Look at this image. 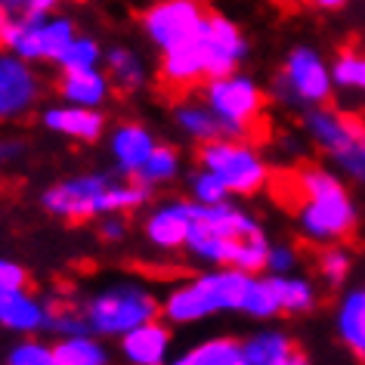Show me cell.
Listing matches in <instances>:
<instances>
[{
	"mask_svg": "<svg viewBox=\"0 0 365 365\" xmlns=\"http://www.w3.org/2000/svg\"><path fill=\"white\" fill-rule=\"evenodd\" d=\"M112 81H108L106 68H71V71H59L56 78V96L59 103H71V106H90V108H103L106 99L112 96Z\"/></svg>",
	"mask_w": 365,
	"mask_h": 365,
	"instance_id": "19",
	"label": "cell"
},
{
	"mask_svg": "<svg viewBox=\"0 0 365 365\" xmlns=\"http://www.w3.org/2000/svg\"><path fill=\"white\" fill-rule=\"evenodd\" d=\"M269 245L272 242L267 239L257 217H251L245 207H235L232 202H195V220L182 251L207 267H239L257 276V272H267Z\"/></svg>",
	"mask_w": 365,
	"mask_h": 365,
	"instance_id": "2",
	"label": "cell"
},
{
	"mask_svg": "<svg viewBox=\"0 0 365 365\" xmlns=\"http://www.w3.org/2000/svg\"><path fill=\"white\" fill-rule=\"evenodd\" d=\"M96 232H99V239H103V242H124L127 239L124 214H103V217H99Z\"/></svg>",
	"mask_w": 365,
	"mask_h": 365,
	"instance_id": "37",
	"label": "cell"
},
{
	"mask_svg": "<svg viewBox=\"0 0 365 365\" xmlns=\"http://www.w3.org/2000/svg\"><path fill=\"white\" fill-rule=\"evenodd\" d=\"M207 6L202 0H155L140 16V25L155 50H173L202 31Z\"/></svg>",
	"mask_w": 365,
	"mask_h": 365,
	"instance_id": "11",
	"label": "cell"
},
{
	"mask_svg": "<svg viewBox=\"0 0 365 365\" xmlns=\"http://www.w3.org/2000/svg\"><path fill=\"white\" fill-rule=\"evenodd\" d=\"M304 133L346 180L365 186V118L337 106L304 108Z\"/></svg>",
	"mask_w": 365,
	"mask_h": 365,
	"instance_id": "5",
	"label": "cell"
},
{
	"mask_svg": "<svg viewBox=\"0 0 365 365\" xmlns=\"http://www.w3.org/2000/svg\"><path fill=\"white\" fill-rule=\"evenodd\" d=\"M108 359L112 353L93 331L59 334V341L53 344V365H106Z\"/></svg>",
	"mask_w": 365,
	"mask_h": 365,
	"instance_id": "25",
	"label": "cell"
},
{
	"mask_svg": "<svg viewBox=\"0 0 365 365\" xmlns=\"http://www.w3.org/2000/svg\"><path fill=\"white\" fill-rule=\"evenodd\" d=\"M207 81V62L205 50L198 43V34L192 41L180 43L173 50H164L158 59V84L168 90L170 96H189Z\"/></svg>",
	"mask_w": 365,
	"mask_h": 365,
	"instance_id": "14",
	"label": "cell"
},
{
	"mask_svg": "<svg viewBox=\"0 0 365 365\" xmlns=\"http://www.w3.org/2000/svg\"><path fill=\"white\" fill-rule=\"evenodd\" d=\"M16 4H25V0H16ZM25 10H29V6H25Z\"/></svg>",
	"mask_w": 365,
	"mask_h": 365,
	"instance_id": "42",
	"label": "cell"
},
{
	"mask_svg": "<svg viewBox=\"0 0 365 365\" xmlns=\"http://www.w3.org/2000/svg\"><path fill=\"white\" fill-rule=\"evenodd\" d=\"M267 189L294 217L300 235L309 245L346 242L356 232L359 211L344 177H337L334 170L319 164H297L272 173Z\"/></svg>",
	"mask_w": 365,
	"mask_h": 365,
	"instance_id": "1",
	"label": "cell"
},
{
	"mask_svg": "<svg viewBox=\"0 0 365 365\" xmlns=\"http://www.w3.org/2000/svg\"><path fill=\"white\" fill-rule=\"evenodd\" d=\"M331 75H334V87L365 93V53L356 50L337 53V59L331 62Z\"/></svg>",
	"mask_w": 365,
	"mask_h": 365,
	"instance_id": "32",
	"label": "cell"
},
{
	"mask_svg": "<svg viewBox=\"0 0 365 365\" xmlns=\"http://www.w3.org/2000/svg\"><path fill=\"white\" fill-rule=\"evenodd\" d=\"M189 192H192L198 205H220V202H230V195H232L230 189L205 168H198L192 177H189Z\"/></svg>",
	"mask_w": 365,
	"mask_h": 365,
	"instance_id": "34",
	"label": "cell"
},
{
	"mask_svg": "<svg viewBox=\"0 0 365 365\" xmlns=\"http://www.w3.org/2000/svg\"><path fill=\"white\" fill-rule=\"evenodd\" d=\"M41 121L50 133L66 136V140L75 143H99L106 133V115L90 106H71V103L50 106L41 112Z\"/></svg>",
	"mask_w": 365,
	"mask_h": 365,
	"instance_id": "16",
	"label": "cell"
},
{
	"mask_svg": "<svg viewBox=\"0 0 365 365\" xmlns=\"http://www.w3.org/2000/svg\"><path fill=\"white\" fill-rule=\"evenodd\" d=\"M316 263V272L319 279L325 282L328 288H341L346 279H350V269H353V254L344 242H334V245H319V254L313 257Z\"/></svg>",
	"mask_w": 365,
	"mask_h": 365,
	"instance_id": "29",
	"label": "cell"
},
{
	"mask_svg": "<svg viewBox=\"0 0 365 365\" xmlns=\"http://www.w3.org/2000/svg\"><path fill=\"white\" fill-rule=\"evenodd\" d=\"M25 149H29V145L22 140H16V136H0V168H13L25 155Z\"/></svg>",
	"mask_w": 365,
	"mask_h": 365,
	"instance_id": "39",
	"label": "cell"
},
{
	"mask_svg": "<svg viewBox=\"0 0 365 365\" xmlns=\"http://www.w3.org/2000/svg\"><path fill=\"white\" fill-rule=\"evenodd\" d=\"M0 328L13 334H38L47 331V300L25 288L0 291Z\"/></svg>",
	"mask_w": 365,
	"mask_h": 365,
	"instance_id": "17",
	"label": "cell"
},
{
	"mask_svg": "<svg viewBox=\"0 0 365 365\" xmlns=\"http://www.w3.org/2000/svg\"><path fill=\"white\" fill-rule=\"evenodd\" d=\"M6 362L10 365H53V344H43L34 334H25L6 353Z\"/></svg>",
	"mask_w": 365,
	"mask_h": 365,
	"instance_id": "35",
	"label": "cell"
},
{
	"mask_svg": "<svg viewBox=\"0 0 365 365\" xmlns=\"http://www.w3.org/2000/svg\"><path fill=\"white\" fill-rule=\"evenodd\" d=\"M346 4H350V0H309V6H316V10H328V13L344 10Z\"/></svg>",
	"mask_w": 365,
	"mask_h": 365,
	"instance_id": "41",
	"label": "cell"
},
{
	"mask_svg": "<svg viewBox=\"0 0 365 365\" xmlns=\"http://www.w3.org/2000/svg\"><path fill=\"white\" fill-rule=\"evenodd\" d=\"M269 99L285 108H313L325 106L334 96V75L322 53L313 47H294L282 62L279 75L269 84Z\"/></svg>",
	"mask_w": 365,
	"mask_h": 365,
	"instance_id": "9",
	"label": "cell"
},
{
	"mask_svg": "<svg viewBox=\"0 0 365 365\" xmlns=\"http://www.w3.org/2000/svg\"><path fill=\"white\" fill-rule=\"evenodd\" d=\"M198 43H202V50H205L207 81L239 71L245 56H248V41H245L242 29L223 13L207 10L202 31H198Z\"/></svg>",
	"mask_w": 365,
	"mask_h": 365,
	"instance_id": "13",
	"label": "cell"
},
{
	"mask_svg": "<svg viewBox=\"0 0 365 365\" xmlns=\"http://www.w3.org/2000/svg\"><path fill=\"white\" fill-rule=\"evenodd\" d=\"M180 365H245L242 341L232 334H214L192 344L182 356H177Z\"/></svg>",
	"mask_w": 365,
	"mask_h": 365,
	"instance_id": "26",
	"label": "cell"
},
{
	"mask_svg": "<svg viewBox=\"0 0 365 365\" xmlns=\"http://www.w3.org/2000/svg\"><path fill=\"white\" fill-rule=\"evenodd\" d=\"M195 220V202H182V198H168V202L155 205L145 217L143 230L145 242L161 254H177L186 248V235Z\"/></svg>",
	"mask_w": 365,
	"mask_h": 365,
	"instance_id": "15",
	"label": "cell"
},
{
	"mask_svg": "<svg viewBox=\"0 0 365 365\" xmlns=\"http://www.w3.org/2000/svg\"><path fill=\"white\" fill-rule=\"evenodd\" d=\"M155 136L149 127L136 124V121H124L118 124L112 136H108V152H112L115 168L124 173V177H136V170L145 164V158L155 149Z\"/></svg>",
	"mask_w": 365,
	"mask_h": 365,
	"instance_id": "21",
	"label": "cell"
},
{
	"mask_svg": "<svg viewBox=\"0 0 365 365\" xmlns=\"http://www.w3.org/2000/svg\"><path fill=\"white\" fill-rule=\"evenodd\" d=\"M173 124L180 127L182 136L195 143H207V140H220V136H232L230 127L223 124V118L214 112L207 103H192L189 96L180 99V106L173 108Z\"/></svg>",
	"mask_w": 365,
	"mask_h": 365,
	"instance_id": "23",
	"label": "cell"
},
{
	"mask_svg": "<svg viewBox=\"0 0 365 365\" xmlns=\"http://www.w3.org/2000/svg\"><path fill=\"white\" fill-rule=\"evenodd\" d=\"M205 103L223 118L232 136H245L251 143H263L269 136V118H267V103L269 93L263 90L251 75L232 71L223 78H211L202 87Z\"/></svg>",
	"mask_w": 365,
	"mask_h": 365,
	"instance_id": "7",
	"label": "cell"
},
{
	"mask_svg": "<svg viewBox=\"0 0 365 365\" xmlns=\"http://www.w3.org/2000/svg\"><path fill=\"white\" fill-rule=\"evenodd\" d=\"M103 47H99L96 38H75L62 50V56L56 59L59 71H71V68H96L103 66Z\"/></svg>",
	"mask_w": 365,
	"mask_h": 365,
	"instance_id": "33",
	"label": "cell"
},
{
	"mask_svg": "<svg viewBox=\"0 0 365 365\" xmlns=\"http://www.w3.org/2000/svg\"><path fill=\"white\" fill-rule=\"evenodd\" d=\"M103 68L118 93H136V90H143L149 84V71H145L143 56L133 47H124V43L106 50Z\"/></svg>",
	"mask_w": 365,
	"mask_h": 365,
	"instance_id": "24",
	"label": "cell"
},
{
	"mask_svg": "<svg viewBox=\"0 0 365 365\" xmlns=\"http://www.w3.org/2000/svg\"><path fill=\"white\" fill-rule=\"evenodd\" d=\"M43 96V81L34 62L0 50V124L29 118Z\"/></svg>",
	"mask_w": 365,
	"mask_h": 365,
	"instance_id": "12",
	"label": "cell"
},
{
	"mask_svg": "<svg viewBox=\"0 0 365 365\" xmlns=\"http://www.w3.org/2000/svg\"><path fill=\"white\" fill-rule=\"evenodd\" d=\"M242 313L257 319V322H269V319L282 316V300H279V291H276V279L260 276V272L257 276H251Z\"/></svg>",
	"mask_w": 365,
	"mask_h": 365,
	"instance_id": "28",
	"label": "cell"
},
{
	"mask_svg": "<svg viewBox=\"0 0 365 365\" xmlns=\"http://www.w3.org/2000/svg\"><path fill=\"white\" fill-rule=\"evenodd\" d=\"M47 331H56V334L90 331L81 300L68 297V294L66 297H50L47 300Z\"/></svg>",
	"mask_w": 365,
	"mask_h": 365,
	"instance_id": "31",
	"label": "cell"
},
{
	"mask_svg": "<svg viewBox=\"0 0 365 365\" xmlns=\"http://www.w3.org/2000/svg\"><path fill=\"white\" fill-rule=\"evenodd\" d=\"M155 189L136 177L112 180L108 173H78L43 189V211L66 223L99 220L103 214H127L143 207Z\"/></svg>",
	"mask_w": 365,
	"mask_h": 365,
	"instance_id": "3",
	"label": "cell"
},
{
	"mask_svg": "<svg viewBox=\"0 0 365 365\" xmlns=\"http://www.w3.org/2000/svg\"><path fill=\"white\" fill-rule=\"evenodd\" d=\"M25 285H29V272H25V267H19V263L0 257V291L25 288Z\"/></svg>",
	"mask_w": 365,
	"mask_h": 365,
	"instance_id": "38",
	"label": "cell"
},
{
	"mask_svg": "<svg viewBox=\"0 0 365 365\" xmlns=\"http://www.w3.org/2000/svg\"><path fill=\"white\" fill-rule=\"evenodd\" d=\"M90 331L99 337H121L130 328L161 319V297L133 279L112 282L81 300Z\"/></svg>",
	"mask_w": 365,
	"mask_h": 365,
	"instance_id": "6",
	"label": "cell"
},
{
	"mask_svg": "<svg viewBox=\"0 0 365 365\" xmlns=\"http://www.w3.org/2000/svg\"><path fill=\"white\" fill-rule=\"evenodd\" d=\"M180 152L170 149V145H155L152 155L145 158V164L140 170H136V180L145 182V186L158 189V186H168V182H173L180 177Z\"/></svg>",
	"mask_w": 365,
	"mask_h": 365,
	"instance_id": "30",
	"label": "cell"
},
{
	"mask_svg": "<svg viewBox=\"0 0 365 365\" xmlns=\"http://www.w3.org/2000/svg\"><path fill=\"white\" fill-rule=\"evenodd\" d=\"M170 328L152 319V322H143L130 328L127 334L118 337V346H121V356L133 365H164L170 359Z\"/></svg>",
	"mask_w": 365,
	"mask_h": 365,
	"instance_id": "18",
	"label": "cell"
},
{
	"mask_svg": "<svg viewBox=\"0 0 365 365\" xmlns=\"http://www.w3.org/2000/svg\"><path fill=\"white\" fill-rule=\"evenodd\" d=\"M75 22L68 16H53V13H22L6 31L0 50H10L16 56L29 62H56L62 50L75 41Z\"/></svg>",
	"mask_w": 365,
	"mask_h": 365,
	"instance_id": "10",
	"label": "cell"
},
{
	"mask_svg": "<svg viewBox=\"0 0 365 365\" xmlns=\"http://www.w3.org/2000/svg\"><path fill=\"white\" fill-rule=\"evenodd\" d=\"M300 267V251L288 242L269 245V257H267V272L269 276H291Z\"/></svg>",
	"mask_w": 365,
	"mask_h": 365,
	"instance_id": "36",
	"label": "cell"
},
{
	"mask_svg": "<svg viewBox=\"0 0 365 365\" xmlns=\"http://www.w3.org/2000/svg\"><path fill=\"white\" fill-rule=\"evenodd\" d=\"M248 282L251 272L239 267H211L161 297V319L170 325H195L217 313H242Z\"/></svg>",
	"mask_w": 365,
	"mask_h": 365,
	"instance_id": "4",
	"label": "cell"
},
{
	"mask_svg": "<svg viewBox=\"0 0 365 365\" xmlns=\"http://www.w3.org/2000/svg\"><path fill=\"white\" fill-rule=\"evenodd\" d=\"M62 4V0H25V6H29V13H53L56 6Z\"/></svg>",
	"mask_w": 365,
	"mask_h": 365,
	"instance_id": "40",
	"label": "cell"
},
{
	"mask_svg": "<svg viewBox=\"0 0 365 365\" xmlns=\"http://www.w3.org/2000/svg\"><path fill=\"white\" fill-rule=\"evenodd\" d=\"M195 161L198 168L211 170L232 195L242 198L263 192L272 177L269 164L257 152V143L245 140V136H220V140L198 143Z\"/></svg>",
	"mask_w": 365,
	"mask_h": 365,
	"instance_id": "8",
	"label": "cell"
},
{
	"mask_svg": "<svg viewBox=\"0 0 365 365\" xmlns=\"http://www.w3.org/2000/svg\"><path fill=\"white\" fill-rule=\"evenodd\" d=\"M245 365H304L307 353H300L297 341L279 328H263L242 341Z\"/></svg>",
	"mask_w": 365,
	"mask_h": 365,
	"instance_id": "20",
	"label": "cell"
},
{
	"mask_svg": "<svg viewBox=\"0 0 365 365\" xmlns=\"http://www.w3.org/2000/svg\"><path fill=\"white\" fill-rule=\"evenodd\" d=\"M334 331L350 356L365 362V288H353L337 300Z\"/></svg>",
	"mask_w": 365,
	"mask_h": 365,
	"instance_id": "22",
	"label": "cell"
},
{
	"mask_svg": "<svg viewBox=\"0 0 365 365\" xmlns=\"http://www.w3.org/2000/svg\"><path fill=\"white\" fill-rule=\"evenodd\" d=\"M272 279H276V291L282 300V316H307L316 309L319 288L309 279L297 276V272H291V276H272Z\"/></svg>",
	"mask_w": 365,
	"mask_h": 365,
	"instance_id": "27",
	"label": "cell"
}]
</instances>
